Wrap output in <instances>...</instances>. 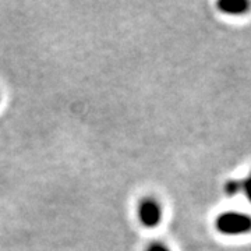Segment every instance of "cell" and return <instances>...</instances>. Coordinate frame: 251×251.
Wrapping results in <instances>:
<instances>
[{"instance_id": "cell-1", "label": "cell", "mask_w": 251, "mask_h": 251, "mask_svg": "<svg viewBox=\"0 0 251 251\" xmlns=\"http://www.w3.org/2000/svg\"><path fill=\"white\" fill-rule=\"evenodd\" d=\"M215 227L225 236H242L251 232V216L237 211H226L215 219Z\"/></svg>"}, {"instance_id": "cell-6", "label": "cell", "mask_w": 251, "mask_h": 251, "mask_svg": "<svg viewBox=\"0 0 251 251\" xmlns=\"http://www.w3.org/2000/svg\"><path fill=\"white\" fill-rule=\"evenodd\" d=\"M147 251H171L163 243H158V242H153L151 243L148 247H147Z\"/></svg>"}, {"instance_id": "cell-4", "label": "cell", "mask_w": 251, "mask_h": 251, "mask_svg": "<svg viewBox=\"0 0 251 251\" xmlns=\"http://www.w3.org/2000/svg\"><path fill=\"white\" fill-rule=\"evenodd\" d=\"M240 180H229L226 184H225V193L230 197L236 196L237 193H240Z\"/></svg>"}, {"instance_id": "cell-3", "label": "cell", "mask_w": 251, "mask_h": 251, "mask_svg": "<svg viewBox=\"0 0 251 251\" xmlns=\"http://www.w3.org/2000/svg\"><path fill=\"white\" fill-rule=\"evenodd\" d=\"M216 7L227 16H243L250 10L251 3L247 0H222L216 4Z\"/></svg>"}, {"instance_id": "cell-5", "label": "cell", "mask_w": 251, "mask_h": 251, "mask_svg": "<svg viewBox=\"0 0 251 251\" xmlns=\"http://www.w3.org/2000/svg\"><path fill=\"white\" fill-rule=\"evenodd\" d=\"M240 190L244 193L246 198L249 200V202L251 204V172L244 177V180L240 181Z\"/></svg>"}, {"instance_id": "cell-2", "label": "cell", "mask_w": 251, "mask_h": 251, "mask_svg": "<svg viewBox=\"0 0 251 251\" xmlns=\"http://www.w3.org/2000/svg\"><path fill=\"white\" fill-rule=\"evenodd\" d=\"M162 215H163L162 206L155 198L145 197L138 202L137 216H138L140 224L145 227H150V229L156 227L161 224Z\"/></svg>"}]
</instances>
